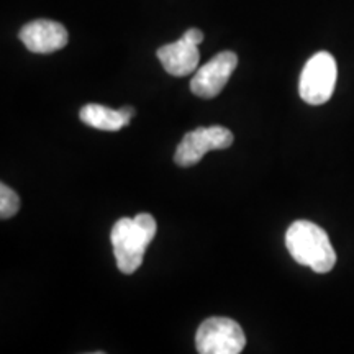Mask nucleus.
Listing matches in <instances>:
<instances>
[{"label":"nucleus","instance_id":"1","mask_svg":"<svg viewBox=\"0 0 354 354\" xmlns=\"http://www.w3.org/2000/svg\"><path fill=\"white\" fill-rule=\"evenodd\" d=\"M156 228V220L149 214H138L135 218L123 216L113 225L110 240L120 272L138 271L143 264L146 248L154 240Z\"/></svg>","mask_w":354,"mask_h":354},{"label":"nucleus","instance_id":"2","mask_svg":"<svg viewBox=\"0 0 354 354\" xmlns=\"http://www.w3.org/2000/svg\"><path fill=\"white\" fill-rule=\"evenodd\" d=\"M286 246L295 263L317 274H326L335 268L336 253L328 234L308 220H297L286 233Z\"/></svg>","mask_w":354,"mask_h":354},{"label":"nucleus","instance_id":"3","mask_svg":"<svg viewBox=\"0 0 354 354\" xmlns=\"http://www.w3.org/2000/svg\"><path fill=\"white\" fill-rule=\"evenodd\" d=\"M336 79H338V66L335 57L326 51L317 53L304 66L300 74L299 94L310 105L326 104L333 95Z\"/></svg>","mask_w":354,"mask_h":354},{"label":"nucleus","instance_id":"4","mask_svg":"<svg viewBox=\"0 0 354 354\" xmlns=\"http://www.w3.org/2000/svg\"><path fill=\"white\" fill-rule=\"evenodd\" d=\"M196 346L201 354H240L246 346V336L232 318L212 317L198 326Z\"/></svg>","mask_w":354,"mask_h":354},{"label":"nucleus","instance_id":"5","mask_svg":"<svg viewBox=\"0 0 354 354\" xmlns=\"http://www.w3.org/2000/svg\"><path fill=\"white\" fill-rule=\"evenodd\" d=\"M233 145V133L223 127L197 128L187 133L177 146L174 161L180 167L196 166L212 149H225Z\"/></svg>","mask_w":354,"mask_h":354},{"label":"nucleus","instance_id":"6","mask_svg":"<svg viewBox=\"0 0 354 354\" xmlns=\"http://www.w3.org/2000/svg\"><path fill=\"white\" fill-rule=\"evenodd\" d=\"M238 66V56L233 51H221L197 71L190 81V91L201 99H214L223 91Z\"/></svg>","mask_w":354,"mask_h":354},{"label":"nucleus","instance_id":"7","mask_svg":"<svg viewBox=\"0 0 354 354\" xmlns=\"http://www.w3.org/2000/svg\"><path fill=\"white\" fill-rule=\"evenodd\" d=\"M19 37L26 50L37 55H50L68 44V30L53 20H35L20 30Z\"/></svg>","mask_w":354,"mask_h":354},{"label":"nucleus","instance_id":"8","mask_svg":"<svg viewBox=\"0 0 354 354\" xmlns=\"http://www.w3.org/2000/svg\"><path fill=\"white\" fill-rule=\"evenodd\" d=\"M158 59L161 61L162 68H165L171 76H189L190 73L197 69L198 55L197 44L190 43L184 37L177 39L174 43L165 44L158 50Z\"/></svg>","mask_w":354,"mask_h":354},{"label":"nucleus","instance_id":"9","mask_svg":"<svg viewBox=\"0 0 354 354\" xmlns=\"http://www.w3.org/2000/svg\"><path fill=\"white\" fill-rule=\"evenodd\" d=\"M133 115L135 110L131 107L113 110L99 104H88L81 110V120L97 130L118 131L130 123Z\"/></svg>","mask_w":354,"mask_h":354},{"label":"nucleus","instance_id":"10","mask_svg":"<svg viewBox=\"0 0 354 354\" xmlns=\"http://www.w3.org/2000/svg\"><path fill=\"white\" fill-rule=\"evenodd\" d=\"M20 209V197L8 185L0 184V218H12Z\"/></svg>","mask_w":354,"mask_h":354},{"label":"nucleus","instance_id":"11","mask_svg":"<svg viewBox=\"0 0 354 354\" xmlns=\"http://www.w3.org/2000/svg\"><path fill=\"white\" fill-rule=\"evenodd\" d=\"M184 38L187 39V41L197 44V46H198V44L203 41V33L198 28H190L184 33Z\"/></svg>","mask_w":354,"mask_h":354}]
</instances>
